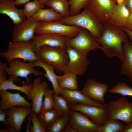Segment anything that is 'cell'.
<instances>
[{"label":"cell","mask_w":132,"mask_h":132,"mask_svg":"<svg viewBox=\"0 0 132 132\" xmlns=\"http://www.w3.org/2000/svg\"><path fill=\"white\" fill-rule=\"evenodd\" d=\"M103 30L97 39L105 55L109 58L116 57L122 60L124 57L123 43L129 40L127 33L120 27L108 22H102Z\"/></svg>","instance_id":"6da1fadb"},{"label":"cell","mask_w":132,"mask_h":132,"mask_svg":"<svg viewBox=\"0 0 132 132\" xmlns=\"http://www.w3.org/2000/svg\"><path fill=\"white\" fill-rule=\"evenodd\" d=\"M84 9L81 13L77 15L62 17L57 21L65 24L85 29L97 39L100 37L103 31L102 22L87 7Z\"/></svg>","instance_id":"7a4b0ae2"},{"label":"cell","mask_w":132,"mask_h":132,"mask_svg":"<svg viewBox=\"0 0 132 132\" xmlns=\"http://www.w3.org/2000/svg\"><path fill=\"white\" fill-rule=\"evenodd\" d=\"M66 48L44 45L34 47L35 55L39 60L51 65L57 73H64L69 61Z\"/></svg>","instance_id":"3957f363"},{"label":"cell","mask_w":132,"mask_h":132,"mask_svg":"<svg viewBox=\"0 0 132 132\" xmlns=\"http://www.w3.org/2000/svg\"><path fill=\"white\" fill-rule=\"evenodd\" d=\"M7 50L0 52V55L7 63L11 60L22 59L24 62H34L38 59L34 52L32 40L17 42H10L7 45Z\"/></svg>","instance_id":"277c9868"},{"label":"cell","mask_w":132,"mask_h":132,"mask_svg":"<svg viewBox=\"0 0 132 132\" xmlns=\"http://www.w3.org/2000/svg\"><path fill=\"white\" fill-rule=\"evenodd\" d=\"M66 47L73 48L82 56L87 57L91 50H101L102 46L97 39L87 30L82 28L78 34L72 38H66Z\"/></svg>","instance_id":"5b68a950"},{"label":"cell","mask_w":132,"mask_h":132,"mask_svg":"<svg viewBox=\"0 0 132 132\" xmlns=\"http://www.w3.org/2000/svg\"><path fill=\"white\" fill-rule=\"evenodd\" d=\"M34 63L23 62L18 59L13 60L7 62L8 66L7 71L9 77L14 83L20 82L23 84L24 82L19 79L18 78V77L25 78L28 83L30 80L28 77L29 75L32 74L34 76L43 75V72L35 69Z\"/></svg>","instance_id":"8992f818"},{"label":"cell","mask_w":132,"mask_h":132,"mask_svg":"<svg viewBox=\"0 0 132 132\" xmlns=\"http://www.w3.org/2000/svg\"><path fill=\"white\" fill-rule=\"evenodd\" d=\"M108 119L121 121L127 124L132 121V104L122 96L107 104Z\"/></svg>","instance_id":"52a82bcc"},{"label":"cell","mask_w":132,"mask_h":132,"mask_svg":"<svg viewBox=\"0 0 132 132\" xmlns=\"http://www.w3.org/2000/svg\"><path fill=\"white\" fill-rule=\"evenodd\" d=\"M82 28L76 26L63 24L57 21L40 22L36 28L35 33L37 34L45 33H56L71 39L76 36Z\"/></svg>","instance_id":"ba28073f"},{"label":"cell","mask_w":132,"mask_h":132,"mask_svg":"<svg viewBox=\"0 0 132 132\" xmlns=\"http://www.w3.org/2000/svg\"><path fill=\"white\" fill-rule=\"evenodd\" d=\"M39 21L33 17L26 18L15 25L12 32V42H17L32 40Z\"/></svg>","instance_id":"9c48e42d"},{"label":"cell","mask_w":132,"mask_h":132,"mask_svg":"<svg viewBox=\"0 0 132 132\" xmlns=\"http://www.w3.org/2000/svg\"><path fill=\"white\" fill-rule=\"evenodd\" d=\"M69 106L71 110L77 111L84 114L99 127L103 125L108 119L106 107L78 103L69 105Z\"/></svg>","instance_id":"30bf717a"},{"label":"cell","mask_w":132,"mask_h":132,"mask_svg":"<svg viewBox=\"0 0 132 132\" xmlns=\"http://www.w3.org/2000/svg\"><path fill=\"white\" fill-rule=\"evenodd\" d=\"M66 49L69 61L64 73H70L77 75H84L90 64L89 60L73 48L66 47Z\"/></svg>","instance_id":"8fae6325"},{"label":"cell","mask_w":132,"mask_h":132,"mask_svg":"<svg viewBox=\"0 0 132 132\" xmlns=\"http://www.w3.org/2000/svg\"><path fill=\"white\" fill-rule=\"evenodd\" d=\"M117 4L116 0H88L86 7L103 22L108 21Z\"/></svg>","instance_id":"7c38bea8"},{"label":"cell","mask_w":132,"mask_h":132,"mask_svg":"<svg viewBox=\"0 0 132 132\" xmlns=\"http://www.w3.org/2000/svg\"><path fill=\"white\" fill-rule=\"evenodd\" d=\"M32 111L31 107L15 106L10 109L6 111L8 117L4 124L20 132L25 118Z\"/></svg>","instance_id":"4fadbf2b"},{"label":"cell","mask_w":132,"mask_h":132,"mask_svg":"<svg viewBox=\"0 0 132 132\" xmlns=\"http://www.w3.org/2000/svg\"><path fill=\"white\" fill-rule=\"evenodd\" d=\"M109 86L94 79L88 80L80 91L92 100L101 104H105L104 96Z\"/></svg>","instance_id":"5bb4252c"},{"label":"cell","mask_w":132,"mask_h":132,"mask_svg":"<svg viewBox=\"0 0 132 132\" xmlns=\"http://www.w3.org/2000/svg\"><path fill=\"white\" fill-rule=\"evenodd\" d=\"M69 123L78 132H98L99 127L89 118L79 111L71 110Z\"/></svg>","instance_id":"9a60e30c"},{"label":"cell","mask_w":132,"mask_h":132,"mask_svg":"<svg viewBox=\"0 0 132 132\" xmlns=\"http://www.w3.org/2000/svg\"><path fill=\"white\" fill-rule=\"evenodd\" d=\"M32 88L30 91L31 100L32 101V111L36 114L41 110L43 99L48 84L42 78L38 77L33 80Z\"/></svg>","instance_id":"2e32d148"},{"label":"cell","mask_w":132,"mask_h":132,"mask_svg":"<svg viewBox=\"0 0 132 132\" xmlns=\"http://www.w3.org/2000/svg\"><path fill=\"white\" fill-rule=\"evenodd\" d=\"M67 38L59 34L45 33L37 34L35 36L32 41L35 48L47 45L66 48Z\"/></svg>","instance_id":"e0dca14e"},{"label":"cell","mask_w":132,"mask_h":132,"mask_svg":"<svg viewBox=\"0 0 132 132\" xmlns=\"http://www.w3.org/2000/svg\"><path fill=\"white\" fill-rule=\"evenodd\" d=\"M0 109L6 111L15 106L31 107L32 104L27 101L19 93H12L8 90H0Z\"/></svg>","instance_id":"ac0fdd59"},{"label":"cell","mask_w":132,"mask_h":132,"mask_svg":"<svg viewBox=\"0 0 132 132\" xmlns=\"http://www.w3.org/2000/svg\"><path fill=\"white\" fill-rule=\"evenodd\" d=\"M14 0H0V13L8 16L16 25L26 18L23 9L16 7Z\"/></svg>","instance_id":"d6986e66"},{"label":"cell","mask_w":132,"mask_h":132,"mask_svg":"<svg viewBox=\"0 0 132 132\" xmlns=\"http://www.w3.org/2000/svg\"><path fill=\"white\" fill-rule=\"evenodd\" d=\"M60 95L66 100L69 105L78 103L100 107H107V104H102L96 102L78 90L61 89Z\"/></svg>","instance_id":"ffe728a7"},{"label":"cell","mask_w":132,"mask_h":132,"mask_svg":"<svg viewBox=\"0 0 132 132\" xmlns=\"http://www.w3.org/2000/svg\"><path fill=\"white\" fill-rule=\"evenodd\" d=\"M130 13L124 3L117 4L113 10L108 22L116 26L123 27Z\"/></svg>","instance_id":"44dd1931"},{"label":"cell","mask_w":132,"mask_h":132,"mask_svg":"<svg viewBox=\"0 0 132 132\" xmlns=\"http://www.w3.org/2000/svg\"><path fill=\"white\" fill-rule=\"evenodd\" d=\"M124 57L120 73L125 75L132 82V45L128 40L123 44Z\"/></svg>","instance_id":"7402d4cb"},{"label":"cell","mask_w":132,"mask_h":132,"mask_svg":"<svg viewBox=\"0 0 132 132\" xmlns=\"http://www.w3.org/2000/svg\"><path fill=\"white\" fill-rule=\"evenodd\" d=\"M35 66L40 67L44 70L45 77L51 83L54 93L60 95V89L57 83L56 74L54 68L50 64L42 61L37 60L34 63Z\"/></svg>","instance_id":"603a6c76"},{"label":"cell","mask_w":132,"mask_h":132,"mask_svg":"<svg viewBox=\"0 0 132 132\" xmlns=\"http://www.w3.org/2000/svg\"><path fill=\"white\" fill-rule=\"evenodd\" d=\"M75 74L65 73L61 76L56 75L57 83L60 89H67L71 90H78V83Z\"/></svg>","instance_id":"cb8c5ba5"},{"label":"cell","mask_w":132,"mask_h":132,"mask_svg":"<svg viewBox=\"0 0 132 132\" xmlns=\"http://www.w3.org/2000/svg\"><path fill=\"white\" fill-rule=\"evenodd\" d=\"M32 17L39 21L45 22L58 21L62 17L51 8H40Z\"/></svg>","instance_id":"d4e9b609"},{"label":"cell","mask_w":132,"mask_h":132,"mask_svg":"<svg viewBox=\"0 0 132 132\" xmlns=\"http://www.w3.org/2000/svg\"><path fill=\"white\" fill-rule=\"evenodd\" d=\"M33 85V83L26 85L24 84L22 86H18L15 85L11 79L9 77L8 80H0V90L11 89L19 91L25 94L27 96L29 100H31L30 91Z\"/></svg>","instance_id":"484cf974"},{"label":"cell","mask_w":132,"mask_h":132,"mask_svg":"<svg viewBox=\"0 0 132 132\" xmlns=\"http://www.w3.org/2000/svg\"><path fill=\"white\" fill-rule=\"evenodd\" d=\"M45 5L52 8L62 17L70 15L69 3L67 0H49Z\"/></svg>","instance_id":"4316f807"},{"label":"cell","mask_w":132,"mask_h":132,"mask_svg":"<svg viewBox=\"0 0 132 132\" xmlns=\"http://www.w3.org/2000/svg\"><path fill=\"white\" fill-rule=\"evenodd\" d=\"M53 98L55 104L53 109L60 116L70 113L71 110L69 105L66 100L60 95L54 94Z\"/></svg>","instance_id":"83f0119b"},{"label":"cell","mask_w":132,"mask_h":132,"mask_svg":"<svg viewBox=\"0 0 132 132\" xmlns=\"http://www.w3.org/2000/svg\"><path fill=\"white\" fill-rule=\"evenodd\" d=\"M69 114L59 117L46 129V132H64L66 125L69 122Z\"/></svg>","instance_id":"f1b7e54d"},{"label":"cell","mask_w":132,"mask_h":132,"mask_svg":"<svg viewBox=\"0 0 132 132\" xmlns=\"http://www.w3.org/2000/svg\"><path fill=\"white\" fill-rule=\"evenodd\" d=\"M38 119L45 129L55 120L60 116L54 109L42 110L36 114Z\"/></svg>","instance_id":"f546056e"},{"label":"cell","mask_w":132,"mask_h":132,"mask_svg":"<svg viewBox=\"0 0 132 132\" xmlns=\"http://www.w3.org/2000/svg\"><path fill=\"white\" fill-rule=\"evenodd\" d=\"M125 126L118 120L108 119L103 125L98 128V132H123Z\"/></svg>","instance_id":"4dcf8cb0"},{"label":"cell","mask_w":132,"mask_h":132,"mask_svg":"<svg viewBox=\"0 0 132 132\" xmlns=\"http://www.w3.org/2000/svg\"><path fill=\"white\" fill-rule=\"evenodd\" d=\"M109 91L111 93L120 94L122 96L132 97V88L124 82L117 83Z\"/></svg>","instance_id":"1f68e13d"},{"label":"cell","mask_w":132,"mask_h":132,"mask_svg":"<svg viewBox=\"0 0 132 132\" xmlns=\"http://www.w3.org/2000/svg\"><path fill=\"white\" fill-rule=\"evenodd\" d=\"M44 7L37 0H33L25 4L23 10L26 18H29L32 17L40 9Z\"/></svg>","instance_id":"d6a6232c"},{"label":"cell","mask_w":132,"mask_h":132,"mask_svg":"<svg viewBox=\"0 0 132 132\" xmlns=\"http://www.w3.org/2000/svg\"><path fill=\"white\" fill-rule=\"evenodd\" d=\"M88 0H69V16L77 15L87 7Z\"/></svg>","instance_id":"836d02e7"},{"label":"cell","mask_w":132,"mask_h":132,"mask_svg":"<svg viewBox=\"0 0 132 132\" xmlns=\"http://www.w3.org/2000/svg\"><path fill=\"white\" fill-rule=\"evenodd\" d=\"M54 94L53 90L49 88H46L44 96V99L43 101L41 110H47L53 109L55 101L53 98Z\"/></svg>","instance_id":"e575fe53"},{"label":"cell","mask_w":132,"mask_h":132,"mask_svg":"<svg viewBox=\"0 0 132 132\" xmlns=\"http://www.w3.org/2000/svg\"><path fill=\"white\" fill-rule=\"evenodd\" d=\"M29 115L31 117L33 126L30 127L31 132H45L46 129L38 119L36 114L32 111Z\"/></svg>","instance_id":"d590c367"},{"label":"cell","mask_w":132,"mask_h":132,"mask_svg":"<svg viewBox=\"0 0 132 132\" xmlns=\"http://www.w3.org/2000/svg\"><path fill=\"white\" fill-rule=\"evenodd\" d=\"M8 66L7 62L3 63L0 61V80L6 79V76L8 74L7 71Z\"/></svg>","instance_id":"8d00e7d4"},{"label":"cell","mask_w":132,"mask_h":132,"mask_svg":"<svg viewBox=\"0 0 132 132\" xmlns=\"http://www.w3.org/2000/svg\"><path fill=\"white\" fill-rule=\"evenodd\" d=\"M123 27L132 31V12L130 13L126 23Z\"/></svg>","instance_id":"74e56055"},{"label":"cell","mask_w":132,"mask_h":132,"mask_svg":"<svg viewBox=\"0 0 132 132\" xmlns=\"http://www.w3.org/2000/svg\"><path fill=\"white\" fill-rule=\"evenodd\" d=\"M7 114L6 111L0 109V121L3 122L4 124L6 122L5 118Z\"/></svg>","instance_id":"f35d334b"},{"label":"cell","mask_w":132,"mask_h":132,"mask_svg":"<svg viewBox=\"0 0 132 132\" xmlns=\"http://www.w3.org/2000/svg\"><path fill=\"white\" fill-rule=\"evenodd\" d=\"M64 132H78L68 122L66 125L64 131Z\"/></svg>","instance_id":"ab89813d"},{"label":"cell","mask_w":132,"mask_h":132,"mask_svg":"<svg viewBox=\"0 0 132 132\" xmlns=\"http://www.w3.org/2000/svg\"><path fill=\"white\" fill-rule=\"evenodd\" d=\"M124 4L130 12H132V0H125Z\"/></svg>","instance_id":"60d3db41"},{"label":"cell","mask_w":132,"mask_h":132,"mask_svg":"<svg viewBox=\"0 0 132 132\" xmlns=\"http://www.w3.org/2000/svg\"><path fill=\"white\" fill-rule=\"evenodd\" d=\"M127 34L130 40V42L132 45V31L123 27H120Z\"/></svg>","instance_id":"b9f144b4"},{"label":"cell","mask_w":132,"mask_h":132,"mask_svg":"<svg viewBox=\"0 0 132 132\" xmlns=\"http://www.w3.org/2000/svg\"><path fill=\"white\" fill-rule=\"evenodd\" d=\"M123 132H132V121L125 125Z\"/></svg>","instance_id":"7bdbcfd3"},{"label":"cell","mask_w":132,"mask_h":132,"mask_svg":"<svg viewBox=\"0 0 132 132\" xmlns=\"http://www.w3.org/2000/svg\"><path fill=\"white\" fill-rule=\"evenodd\" d=\"M30 0H15V2L16 5H21L25 4Z\"/></svg>","instance_id":"ee69618b"},{"label":"cell","mask_w":132,"mask_h":132,"mask_svg":"<svg viewBox=\"0 0 132 132\" xmlns=\"http://www.w3.org/2000/svg\"><path fill=\"white\" fill-rule=\"evenodd\" d=\"M31 120V117L30 116L28 117V121L27 124V129L26 132H30V126Z\"/></svg>","instance_id":"f6af8a7d"},{"label":"cell","mask_w":132,"mask_h":132,"mask_svg":"<svg viewBox=\"0 0 132 132\" xmlns=\"http://www.w3.org/2000/svg\"><path fill=\"white\" fill-rule=\"evenodd\" d=\"M41 4L44 6L45 5L46 3L49 0H37Z\"/></svg>","instance_id":"bcb514c9"},{"label":"cell","mask_w":132,"mask_h":132,"mask_svg":"<svg viewBox=\"0 0 132 132\" xmlns=\"http://www.w3.org/2000/svg\"><path fill=\"white\" fill-rule=\"evenodd\" d=\"M117 3L118 4H124L125 0H116Z\"/></svg>","instance_id":"7dc6e473"},{"label":"cell","mask_w":132,"mask_h":132,"mask_svg":"<svg viewBox=\"0 0 132 132\" xmlns=\"http://www.w3.org/2000/svg\"><path fill=\"white\" fill-rule=\"evenodd\" d=\"M0 132H8V129L5 128L0 130Z\"/></svg>","instance_id":"c3c4849f"}]
</instances>
